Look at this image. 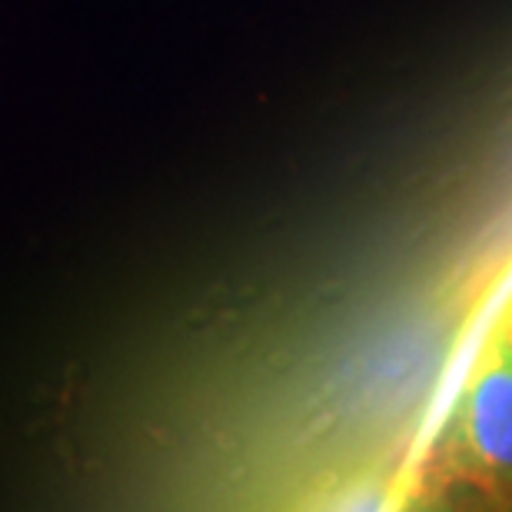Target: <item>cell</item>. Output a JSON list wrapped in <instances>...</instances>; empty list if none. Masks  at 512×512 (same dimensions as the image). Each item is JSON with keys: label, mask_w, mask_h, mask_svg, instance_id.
Here are the masks:
<instances>
[{"label": "cell", "mask_w": 512, "mask_h": 512, "mask_svg": "<svg viewBox=\"0 0 512 512\" xmlns=\"http://www.w3.org/2000/svg\"><path fill=\"white\" fill-rule=\"evenodd\" d=\"M433 469L443 483L512 503V333L499 323L439 433Z\"/></svg>", "instance_id": "1"}, {"label": "cell", "mask_w": 512, "mask_h": 512, "mask_svg": "<svg viewBox=\"0 0 512 512\" xmlns=\"http://www.w3.org/2000/svg\"><path fill=\"white\" fill-rule=\"evenodd\" d=\"M506 326H509V330H512V310H509V316H506V320H503Z\"/></svg>", "instance_id": "2"}, {"label": "cell", "mask_w": 512, "mask_h": 512, "mask_svg": "<svg viewBox=\"0 0 512 512\" xmlns=\"http://www.w3.org/2000/svg\"><path fill=\"white\" fill-rule=\"evenodd\" d=\"M509 333H512V330H509Z\"/></svg>", "instance_id": "3"}]
</instances>
